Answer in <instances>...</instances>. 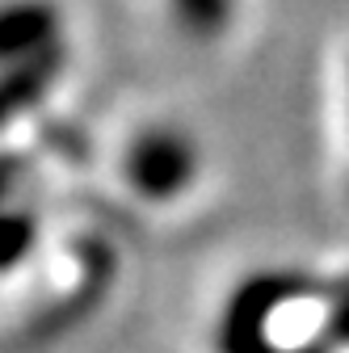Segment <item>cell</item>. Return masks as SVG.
Here are the masks:
<instances>
[{
  "mask_svg": "<svg viewBox=\"0 0 349 353\" xmlns=\"http://www.w3.org/2000/svg\"><path fill=\"white\" fill-rule=\"evenodd\" d=\"M190 152L177 135H148L130 152V181L148 198H168L190 176Z\"/></svg>",
  "mask_w": 349,
  "mask_h": 353,
  "instance_id": "6da1fadb",
  "label": "cell"
},
{
  "mask_svg": "<svg viewBox=\"0 0 349 353\" xmlns=\"http://www.w3.org/2000/svg\"><path fill=\"white\" fill-rule=\"evenodd\" d=\"M47 17H42L38 9H17V13H9V59H17L26 47H38L42 38H47Z\"/></svg>",
  "mask_w": 349,
  "mask_h": 353,
  "instance_id": "7a4b0ae2",
  "label": "cell"
},
{
  "mask_svg": "<svg viewBox=\"0 0 349 353\" xmlns=\"http://www.w3.org/2000/svg\"><path fill=\"white\" fill-rule=\"evenodd\" d=\"M186 21H194V30H219L228 17V0H177Z\"/></svg>",
  "mask_w": 349,
  "mask_h": 353,
  "instance_id": "3957f363",
  "label": "cell"
}]
</instances>
